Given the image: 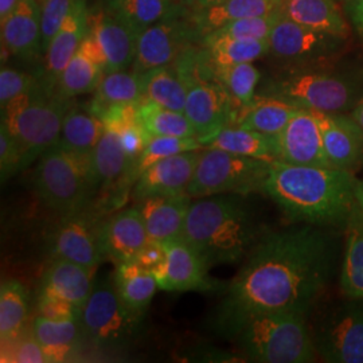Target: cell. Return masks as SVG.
Segmentation results:
<instances>
[{
    "label": "cell",
    "instance_id": "cell-21",
    "mask_svg": "<svg viewBox=\"0 0 363 363\" xmlns=\"http://www.w3.org/2000/svg\"><path fill=\"white\" fill-rule=\"evenodd\" d=\"M88 15L89 10L86 7V1L74 0L64 23L54 34L46 48V78L54 86H57L58 78L77 52L81 42L88 35Z\"/></svg>",
    "mask_w": 363,
    "mask_h": 363
},
{
    "label": "cell",
    "instance_id": "cell-23",
    "mask_svg": "<svg viewBox=\"0 0 363 363\" xmlns=\"http://www.w3.org/2000/svg\"><path fill=\"white\" fill-rule=\"evenodd\" d=\"M105 72L106 62L104 54L88 33L58 78L57 89L66 99L91 93L96 91Z\"/></svg>",
    "mask_w": 363,
    "mask_h": 363
},
{
    "label": "cell",
    "instance_id": "cell-33",
    "mask_svg": "<svg viewBox=\"0 0 363 363\" xmlns=\"http://www.w3.org/2000/svg\"><path fill=\"white\" fill-rule=\"evenodd\" d=\"M113 281L123 301L132 311L144 318L159 288L154 273L132 259L117 264Z\"/></svg>",
    "mask_w": 363,
    "mask_h": 363
},
{
    "label": "cell",
    "instance_id": "cell-38",
    "mask_svg": "<svg viewBox=\"0 0 363 363\" xmlns=\"http://www.w3.org/2000/svg\"><path fill=\"white\" fill-rule=\"evenodd\" d=\"M202 43L216 66L255 62L265 54H269V39L206 37L202 39Z\"/></svg>",
    "mask_w": 363,
    "mask_h": 363
},
{
    "label": "cell",
    "instance_id": "cell-20",
    "mask_svg": "<svg viewBox=\"0 0 363 363\" xmlns=\"http://www.w3.org/2000/svg\"><path fill=\"white\" fill-rule=\"evenodd\" d=\"M101 241L105 256L117 264L136 259L148 242L143 216L139 208L121 210L101 226Z\"/></svg>",
    "mask_w": 363,
    "mask_h": 363
},
{
    "label": "cell",
    "instance_id": "cell-51",
    "mask_svg": "<svg viewBox=\"0 0 363 363\" xmlns=\"http://www.w3.org/2000/svg\"><path fill=\"white\" fill-rule=\"evenodd\" d=\"M19 0H0V21H3L16 7Z\"/></svg>",
    "mask_w": 363,
    "mask_h": 363
},
{
    "label": "cell",
    "instance_id": "cell-3",
    "mask_svg": "<svg viewBox=\"0 0 363 363\" xmlns=\"http://www.w3.org/2000/svg\"><path fill=\"white\" fill-rule=\"evenodd\" d=\"M242 196L208 195L191 201L182 238L208 268L247 259L265 234Z\"/></svg>",
    "mask_w": 363,
    "mask_h": 363
},
{
    "label": "cell",
    "instance_id": "cell-9",
    "mask_svg": "<svg viewBox=\"0 0 363 363\" xmlns=\"http://www.w3.org/2000/svg\"><path fill=\"white\" fill-rule=\"evenodd\" d=\"M143 316L123 301L109 277L94 280L91 296L81 307L82 333L101 350L125 347L139 334Z\"/></svg>",
    "mask_w": 363,
    "mask_h": 363
},
{
    "label": "cell",
    "instance_id": "cell-26",
    "mask_svg": "<svg viewBox=\"0 0 363 363\" xmlns=\"http://www.w3.org/2000/svg\"><path fill=\"white\" fill-rule=\"evenodd\" d=\"M279 11L303 26L349 37V25L335 0H279Z\"/></svg>",
    "mask_w": 363,
    "mask_h": 363
},
{
    "label": "cell",
    "instance_id": "cell-36",
    "mask_svg": "<svg viewBox=\"0 0 363 363\" xmlns=\"http://www.w3.org/2000/svg\"><path fill=\"white\" fill-rule=\"evenodd\" d=\"M91 164L97 189L116 183L130 171V162L117 130L105 128L91 152Z\"/></svg>",
    "mask_w": 363,
    "mask_h": 363
},
{
    "label": "cell",
    "instance_id": "cell-17",
    "mask_svg": "<svg viewBox=\"0 0 363 363\" xmlns=\"http://www.w3.org/2000/svg\"><path fill=\"white\" fill-rule=\"evenodd\" d=\"M325 156L333 169L355 174L363 167V130L346 113L315 112Z\"/></svg>",
    "mask_w": 363,
    "mask_h": 363
},
{
    "label": "cell",
    "instance_id": "cell-53",
    "mask_svg": "<svg viewBox=\"0 0 363 363\" xmlns=\"http://www.w3.org/2000/svg\"><path fill=\"white\" fill-rule=\"evenodd\" d=\"M355 196H357V203H358V206L363 210V181H361V179H358V182H357Z\"/></svg>",
    "mask_w": 363,
    "mask_h": 363
},
{
    "label": "cell",
    "instance_id": "cell-32",
    "mask_svg": "<svg viewBox=\"0 0 363 363\" xmlns=\"http://www.w3.org/2000/svg\"><path fill=\"white\" fill-rule=\"evenodd\" d=\"M144 100L142 74L135 70L105 73L94 91L91 111L100 117L113 105L136 104Z\"/></svg>",
    "mask_w": 363,
    "mask_h": 363
},
{
    "label": "cell",
    "instance_id": "cell-43",
    "mask_svg": "<svg viewBox=\"0 0 363 363\" xmlns=\"http://www.w3.org/2000/svg\"><path fill=\"white\" fill-rule=\"evenodd\" d=\"M280 16H281L280 11H274L262 16H253V18L235 21L208 33L203 38L228 37V38L269 39L273 27L277 23Z\"/></svg>",
    "mask_w": 363,
    "mask_h": 363
},
{
    "label": "cell",
    "instance_id": "cell-7",
    "mask_svg": "<svg viewBox=\"0 0 363 363\" xmlns=\"http://www.w3.org/2000/svg\"><path fill=\"white\" fill-rule=\"evenodd\" d=\"M265 96L315 112L350 113L363 99V69H298L269 82Z\"/></svg>",
    "mask_w": 363,
    "mask_h": 363
},
{
    "label": "cell",
    "instance_id": "cell-8",
    "mask_svg": "<svg viewBox=\"0 0 363 363\" xmlns=\"http://www.w3.org/2000/svg\"><path fill=\"white\" fill-rule=\"evenodd\" d=\"M33 184L46 208L64 217L77 213L97 189L91 155L52 145L39 157Z\"/></svg>",
    "mask_w": 363,
    "mask_h": 363
},
{
    "label": "cell",
    "instance_id": "cell-5",
    "mask_svg": "<svg viewBox=\"0 0 363 363\" xmlns=\"http://www.w3.org/2000/svg\"><path fill=\"white\" fill-rule=\"evenodd\" d=\"M184 82L187 99L184 115L203 144L237 120L235 101L220 82L208 49L189 48L172 64Z\"/></svg>",
    "mask_w": 363,
    "mask_h": 363
},
{
    "label": "cell",
    "instance_id": "cell-47",
    "mask_svg": "<svg viewBox=\"0 0 363 363\" xmlns=\"http://www.w3.org/2000/svg\"><path fill=\"white\" fill-rule=\"evenodd\" d=\"M73 3L74 0H42V48L45 50L64 23Z\"/></svg>",
    "mask_w": 363,
    "mask_h": 363
},
{
    "label": "cell",
    "instance_id": "cell-54",
    "mask_svg": "<svg viewBox=\"0 0 363 363\" xmlns=\"http://www.w3.org/2000/svg\"><path fill=\"white\" fill-rule=\"evenodd\" d=\"M177 4H179L182 7H184V9H187V7H191V6H194V4H199V1L201 0H174Z\"/></svg>",
    "mask_w": 363,
    "mask_h": 363
},
{
    "label": "cell",
    "instance_id": "cell-16",
    "mask_svg": "<svg viewBox=\"0 0 363 363\" xmlns=\"http://www.w3.org/2000/svg\"><path fill=\"white\" fill-rule=\"evenodd\" d=\"M277 160L296 166L331 167L325 152L323 138L312 111L298 109L276 136Z\"/></svg>",
    "mask_w": 363,
    "mask_h": 363
},
{
    "label": "cell",
    "instance_id": "cell-30",
    "mask_svg": "<svg viewBox=\"0 0 363 363\" xmlns=\"http://www.w3.org/2000/svg\"><path fill=\"white\" fill-rule=\"evenodd\" d=\"M31 334L38 340L50 363L69 361L81 334L84 335L79 320H52L39 315L33 322Z\"/></svg>",
    "mask_w": 363,
    "mask_h": 363
},
{
    "label": "cell",
    "instance_id": "cell-6",
    "mask_svg": "<svg viewBox=\"0 0 363 363\" xmlns=\"http://www.w3.org/2000/svg\"><path fill=\"white\" fill-rule=\"evenodd\" d=\"M70 108V99L46 77L1 108V121L22 148L23 169L57 144Z\"/></svg>",
    "mask_w": 363,
    "mask_h": 363
},
{
    "label": "cell",
    "instance_id": "cell-44",
    "mask_svg": "<svg viewBox=\"0 0 363 363\" xmlns=\"http://www.w3.org/2000/svg\"><path fill=\"white\" fill-rule=\"evenodd\" d=\"M39 79L26 72L1 66L0 70V105L4 108L13 99L25 94L37 86Z\"/></svg>",
    "mask_w": 363,
    "mask_h": 363
},
{
    "label": "cell",
    "instance_id": "cell-4",
    "mask_svg": "<svg viewBox=\"0 0 363 363\" xmlns=\"http://www.w3.org/2000/svg\"><path fill=\"white\" fill-rule=\"evenodd\" d=\"M218 325L252 362L308 363L318 357L306 316L252 312L218 319Z\"/></svg>",
    "mask_w": 363,
    "mask_h": 363
},
{
    "label": "cell",
    "instance_id": "cell-55",
    "mask_svg": "<svg viewBox=\"0 0 363 363\" xmlns=\"http://www.w3.org/2000/svg\"><path fill=\"white\" fill-rule=\"evenodd\" d=\"M216 1H218V0H201V1H199V4H198V9L206 7V6H210V4L216 3Z\"/></svg>",
    "mask_w": 363,
    "mask_h": 363
},
{
    "label": "cell",
    "instance_id": "cell-25",
    "mask_svg": "<svg viewBox=\"0 0 363 363\" xmlns=\"http://www.w3.org/2000/svg\"><path fill=\"white\" fill-rule=\"evenodd\" d=\"M91 269L65 259L54 257L42 276L40 291L57 295L82 307L89 298L93 289Z\"/></svg>",
    "mask_w": 363,
    "mask_h": 363
},
{
    "label": "cell",
    "instance_id": "cell-40",
    "mask_svg": "<svg viewBox=\"0 0 363 363\" xmlns=\"http://www.w3.org/2000/svg\"><path fill=\"white\" fill-rule=\"evenodd\" d=\"M28 294L18 280H6L0 286V339L1 343L19 337L26 322Z\"/></svg>",
    "mask_w": 363,
    "mask_h": 363
},
{
    "label": "cell",
    "instance_id": "cell-2",
    "mask_svg": "<svg viewBox=\"0 0 363 363\" xmlns=\"http://www.w3.org/2000/svg\"><path fill=\"white\" fill-rule=\"evenodd\" d=\"M358 178L333 167L271 163L262 193L295 223L345 229L357 206Z\"/></svg>",
    "mask_w": 363,
    "mask_h": 363
},
{
    "label": "cell",
    "instance_id": "cell-42",
    "mask_svg": "<svg viewBox=\"0 0 363 363\" xmlns=\"http://www.w3.org/2000/svg\"><path fill=\"white\" fill-rule=\"evenodd\" d=\"M220 82L232 94L234 101L242 106L253 103L261 73L253 62L230 66H216Z\"/></svg>",
    "mask_w": 363,
    "mask_h": 363
},
{
    "label": "cell",
    "instance_id": "cell-37",
    "mask_svg": "<svg viewBox=\"0 0 363 363\" xmlns=\"http://www.w3.org/2000/svg\"><path fill=\"white\" fill-rule=\"evenodd\" d=\"M142 81L144 100L184 113L187 91L174 66H160L147 70L142 73Z\"/></svg>",
    "mask_w": 363,
    "mask_h": 363
},
{
    "label": "cell",
    "instance_id": "cell-35",
    "mask_svg": "<svg viewBox=\"0 0 363 363\" xmlns=\"http://www.w3.org/2000/svg\"><path fill=\"white\" fill-rule=\"evenodd\" d=\"M104 6L130 26L136 35L184 9L174 0H105Z\"/></svg>",
    "mask_w": 363,
    "mask_h": 363
},
{
    "label": "cell",
    "instance_id": "cell-39",
    "mask_svg": "<svg viewBox=\"0 0 363 363\" xmlns=\"http://www.w3.org/2000/svg\"><path fill=\"white\" fill-rule=\"evenodd\" d=\"M139 120L148 139L151 136L196 138L191 121L183 112L171 111L150 100L139 104Z\"/></svg>",
    "mask_w": 363,
    "mask_h": 363
},
{
    "label": "cell",
    "instance_id": "cell-12",
    "mask_svg": "<svg viewBox=\"0 0 363 363\" xmlns=\"http://www.w3.org/2000/svg\"><path fill=\"white\" fill-rule=\"evenodd\" d=\"M201 34L195 19L189 21L183 10L171 13L138 35L133 70H147L172 65L183 52L191 48Z\"/></svg>",
    "mask_w": 363,
    "mask_h": 363
},
{
    "label": "cell",
    "instance_id": "cell-15",
    "mask_svg": "<svg viewBox=\"0 0 363 363\" xmlns=\"http://www.w3.org/2000/svg\"><path fill=\"white\" fill-rule=\"evenodd\" d=\"M101 225L79 210L65 216L52 237V255L94 271L105 256Z\"/></svg>",
    "mask_w": 363,
    "mask_h": 363
},
{
    "label": "cell",
    "instance_id": "cell-22",
    "mask_svg": "<svg viewBox=\"0 0 363 363\" xmlns=\"http://www.w3.org/2000/svg\"><path fill=\"white\" fill-rule=\"evenodd\" d=\"M193 198L190 195L148 196L139 201L150 241L169 242L183 237L184 223Z\"/></svg>",
    "mask_w": 363,
    "mask_h": 363
},
{
    "label": "cell",
    "instance_id": "cell-10",
    "mask_svg": "<svg viewBox=\"0 0 363 363\" xmlns=\"http://www.w3.org/2000/svg\"><path fill=\"white\" fill-rule=\"evenodd\" d=\"M271 163L255 157L234 155L217 148H208L201 152L187 195L201 198L218 194L247 196L253 193H262Z\"/></svg>",
    "mask_w": 363,
    "mask_h": 363
},
{
    "label": "cell",
    "instance_id": "cell-29",
    "mask_svg": "<svg viewBox=\"0 0 363 363\" xmlns=\"http://www.w3.org/2000/svg\"><path fill=\"white\" fill-rule=\"evenodd\" d=\"M295 105L272 96H261L252 104L242 106V113L235 120V125L256 130L268 136H279L291 118L298 112Z\"/></svg>",
    "mask_w": 363,
    "mask_h": 363
},
{
    "label": "cell",
    "instance_id": "cell-11",
    "mask_svg": "<svg viewBox=\"0 0 363 363\" xmlns=\"http://www.w3.org/2000/svg\"><path fill=\"white\" fill-rule=\"evenodd\" d=\"M318 355L330 363H363V298H347L312 333Z\"/></svg>",
    "mask_w": 363,
    "mask_h": 363
},
{
    "label": "cell",
    "instance_id": "cell-31",
    "mask_svg": "<svg viewBox=\"0 0 363 363\" xmlns=\"http://www.w3.org/2000/svg\"><path fill=\"white\" fill-rule=\"evenodd\" d=\"M206 148H217L234 155L255 157L267 162L277 160L276 136L262 135L256 130L230 125L220 130L203 144Z\"/></svg>",
    "mask_w": 363,
    "mask_h": 363
},
{
    "label": "cell",
    "instance_id": "cell-46",
    "mask_svg": "<svg viewBox=\"0 0 363 363\" xmlns=\"http://www.w3.org/2000/svg\"><path fill=\"white\" fill-rule=\"evenodd\" d=\"M23 169V154L16 139L7 125L0 123V174L1 182L11 178L15 172Z\"/></svg>",
    "mask_w": 363,
    "mask_h": 363
},
{
    "label": "cell",
    "instance_id": "cell-27",
    "mask_svg": "<svg viewBox=\"0 0 363 363\" xmlns=\"http://www.w3.org/2000/svg\"><path fill=\"white\" fill-rule=\"evenodd\" d=\"M340 289L346 298H363V210L354 208L345 226Z\"/></svg>",
    "mask_w": 363,
    "mask_h": 363
},
{
    "label": "cell",
    "instance_id": "cell-1",
    "mask_svg": "<svg viewBox=\"0 0 363 363\" xmlns=\"http://www.w3.org/2000/svg\"><path fill=\"white\" fill-rule=\"evenodd\" d=\"M334 259V241L322 226L264 234L226 288L218 319L252 312L307 318L331 280Z\"/></svg>",
    "mask_w": 363,
    "mask_h": 363
},
{
    "label": "cell",
    "instance_id": "cell-50",
    "mask_svg": "<svg viewBox=\"0 0 363 363\" xmlns=\"http://www.w3.org/2000/svg\"><path fill=\"white\" fill-rule=\"evenodd\" d=\"M347 13L351 25L363 39V0H349Z\"/></svg>",
    "mask_w": 363,
    "mask_h": 363
},
{
    "label": "cell",
    "instance_id": "cell-18",
    "mask_svg": "<svg viewBox=\"0 0 363 363\" xmlns=\"http://www.w3.org/2000/svg\"><path fill=\"white\" fill-rule=\"evenodd\" d=\"M89 34L104 54L106 72L125 70L135 62L138 35L104 4L89 10Z\"/></svg>",
    "mask_w": 363,
    "mask_h": 363
},
{
    "label": "cell",
    "instance_id": "cell-45",
    "mask_svg": "<svg viewBox=\"0 0 363 363\" xmlns=\"http://www.w3.org/2000/svg\"><path fill=\"white\" fill-rule=\"evenodd\" d=\"M1 350L7 352H1V362L16 363H46L48 357L42 346L39 345L35 337H31L21 339L16 342V337L3 342Z\"/></svg>",
    "mask_w": 363,
    "mask_h": 363
},
{
    "label": "cell",
    "instance_id": "cell-19",
    "mask_svg": "<svg viewBox=\"0 0 363 363\" xmlns=\"http://www.w3.org/2000/svg\"><path fill=\"white\" fill-rule=\"evenodd\" d=\"M201 157L199 150L159 160L136 179L133 195L138 201L148 196L187 194Z\"/></svg>",
    "mask_w": 363,
    "mask_h": 363
},
{
    "label": "cell",
    "instance_id": "cell-24",
    "mask_svg": "<svg viewBox=\"0 0 363 363\" xmlns=\"http://www.w3.org/2000/svg\"><path fill=\"white\" fill-rule=\"evenodd\" d=\"M1 42L21 58H30L42 46V7L37 0H19L1 21Z\"/></svg>",
    "mask_w": 363,
    "mask_h": 363
},
{
    "label": "cell",
    "instance_id": "cell-28",
    "mask_svg": "<svg viewBox=\"0 0 363 363\" xmlns=\"http://www.w3.org/2000/svg\"><path fill=\"white\" fill-rule=\"evenodd\" d=\"M279 11V0H218L198 9L195 23L203 37L235 21Z\"/></svg>",
    "mask_w": 363,
    "mask_h": 363
},
{
    "label": "cell",
    "instance_id": "cell-41",
    "mask_svg": "<svg viewBox=\"0 0 363 363\" xmlns=\"http://www.w3.org/2000/svg\"><path fill=\"white\" fill-rule=\"evenodd\" d=\"M203 145L198 138H175V136H151L144 147L143 152L130 169L133 179H138L145 169L162 159L182 152L196 151Z\"/></svg>",
    "mask_w": 363,
    "mask_h": 363
},
{
    "label": "cell",
    "instance_id": "cell-34",
    "mask_svg": "<svg viewBox=\"0 0 363 363\" xmlns=\"http://www.w3.org/2000/svg\"><path fill=\"white\" fill-rule=\"evenodd\" d=\"M105 130L104 121L91 109L70 108L55 145L79 155H91Z\"/></svg>",
    "mask_w": 363,
    "mask_h": 363
},
{
    "label": "cell",
    "instance_id": "cell-13",
    "mask_svg": "<svg viewBox=\"0 0 363 363\" xmlns=\"http://www.w3.org/2000/svg\"><path fill=\"white\" fill-rule=\"evenodd\" d=\"M345 39L303 26L281 13L269 35V54L292 62H318L335 55Z\"/></svg>",
    "mask_w": 363,
    "mask_h": 363
},
{
    "label": "cell",
    "instance_id": "cell-49",
    "mask_svg": "<svg viewBox=\"0 0 363 363\" xmlns=\"http://www.w3.org/2000/svg\"><path fill=\"white\" fill-rule=\"evenodd\" d=\"M136 261L142 268L154 272L157 267L162 265L164 261V249L160 242L150 241L145 247L140 250V253L136 256Z\"/></svg>",
    "mask_w": 363,
    "mask_h": 363
},
{
    "label": "cell",
    "instance_id": "cell-14",
    "mask_svg": "<svg viewBox=\"0 0 363 363\" xmlns=\"http://www.w3.org/2000/svg\"><path fill=\"white\" fill-rule=\"evenodd\" d=\"M164 261L154 271L159 289L169 292L213 291L218 283L208 279V267L183 238L163 242Z\"/></svg>",
    "mask_w": 363,
    "mask_h": 363
},
{
    "label": "cell",
    "instance_id": "cell-48",
    "mask_svg": "<svg viewBox=\"0 0 363 363\" xmlns=\"http://www.w3.org/2000/svg\"><path fill=\"white\" fill-rule=\"evenodd\" d=\"M81 308L66 298L39 292L38 315L52 320H79Z\"/></svg>",
    "mask_w": 363,
    "mask_h": 363
},
{
    "label": "cell",
    "instance_id": "cell-52",
    "mask_svg": "<svg viewBox=\"0 0 363 363\" xmlns=\"http://www.w3.org/2000/svg\"><path fill=\"white\" fill-rule=\"evenodd\" d=\"M349 115L359 125V128L363 130V99L358 104L354 106V109L351 111Z\"/></svg>",
    "mask_w": 363,
    "mask_h": 363
}]
</instances>
